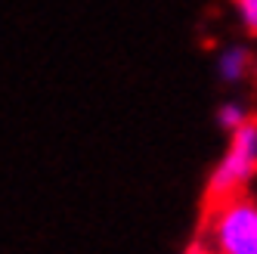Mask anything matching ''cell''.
Segmentation results:
<instances>
[{
  "label": "cell",
  "mask_w": 257,
  "mask_h": 254,
  "mask_svg": "<svg viewBox=\"0 0 257 254\" xmlns=\"http://www.w3.org/2000/svg\"><path fill=\"white\" fill-rule=\"evenodd\" d=\"M183 254H214V251H211L205 242H192V245H189L186 251H183Z\"/></svg>",
  "instance_id": "8992f818"
},
{
  "label": "cell",
  "mask_w": 257,
  "mask_h": 254,
  "mask_svg": "<svg viewBox=\"0 0 257 254\" xmlns=\"http://www.w3.org/2000/svg\"><path fill=\"white\" fill-rule=\"evenodd\" d=\"M201 242L214 254H257V202L242 192L205 205Z\"/></svg>",
  "instance_id": "6da1fadb"
},
{
  "label": "cell",
  "mask_w": 257,
  "mask_h": 254,
  "mask_svg": "<svg viewBox=\"0 0 257 254\" xmlns=\"http://www.w3.org/2000/svg\"><path fill=\"white\" fill-rule=\"evenodd\" d=\"M254 177H257V118L251 115L242 127H235L229 134V146L208 177L205 205L242 195Z\"/></svg>",
  "instance_id": "7a4b0ae2"
},
{
  "label": "cell",
  "mask_w": 257,
  "mask_h": 254,
  "mask_svg": "<svg viewBox=\"0 0 257 254\" xmlns=\"http://www.w3.org/2000/svg\"><path fill=\"white\" fill-rule=\"evenodd\" d=\"M251 118V112L242 105V102H223L220 105V112H217V121H220V127H223V131H235V127H242L245 121Z\"/></svg>",
  "instance_id": "277c9868"
},
{
  "label": "cell",
  "mask_w": 257,
  "mask_h": 254,
  "mask_svg": "<svg viewBox=\"0 0 257 254\" xmlns=\"http://www.w3.org/2000/svg\"><path fill=\"white\" fill-rule=\"evenodd\" d=\"M217 71H220V78H223V84H242L251 78V71H254V56H251V50L245 47H226V50H220V56H217Z\"/></svg>",
  "instance_id": "3957f363"
},
{
  "label": "cell",
  "mask_w": 257,
  "mask_h": 254,
  "mask_svg": "<svg viewBox=\"0 0 257 254\" xmlns=\"http://www.w3.org/2000/svg\"><path fill=\"white\" fill-rule=\"evenodd\" d=\"M232 10L248 34L257 38V0H232Z\"/></svg>",
  "instance_id": "5b68a950"
}]
</instances>
